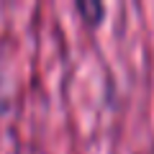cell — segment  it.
I'll use <instances>...</instances> for the list:
<instances>
[{
    "instance_id": "cell-1",
    "label": "cell",
    "mask_w": 154,
    "mask_h": 154,
    "mask_svg": "<svg viewBox=\"0 0 154 154\" xmlns=\"http://www.w3.org/2000/svg\"><path fill=\"white\" fill-rule=\"evenodd\" d=\"M75 11L80 13V18H82L90 28H98L100 23L105 21V5L98 3V0H77Z\"/></svg>"
}]
</instances>
